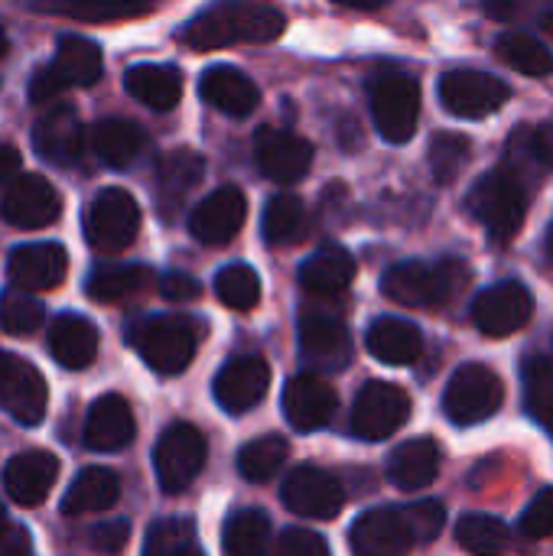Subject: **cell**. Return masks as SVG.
I'll return each instance as SVG.
<instances>
[{
	"instance_id": "obj_1",
	"label": "cell",
	"mask_w": 553,
	"mask_h": 556,
	"mask_svg": "<svg viewBox=\"0 0 553 556\" xmlns=\"http://www.w3.org/2000/svg\"><path fill=\"white\" fill-rule=\"evenodd\" d=\"M284 26L287 20L277 7L235 0V3H215L199 16H192L183 29V42L196 52L225 49L235 42H271L284 33Z\"/></svg>"
},
{
	"instance_id": "obj_2",
	"label": "cell",
	"mask_w": 553,
	"mask_h": 556,
	"mask_svg": "<svg viewBox=\"0 0 553 556\" xmlns=\"http://www.w3.org/2000/svg\"><path fill=\"white\" fill-rule=\"evenodd\" d=\"M469 267L456 257L404 261L385 270L381 293L401 306H447L469 287Z\"/></svg>"
},
{
	"instance_id": "obj_3",
	"label": "cell",
	"mask_w": 553,
	"mask_h": 556,
	"mask_svg": "<svg viewBox=\"0 0 553 556\" xmlns=\"http://www.w3.org/2000/svg\"><path fill=\"white\" fill-rule=\"evenodd\" d=\"M130 349L156 371V375H179L189 368L196 355L199 332L186 316H143L127 329Z\"/></svg>"
},
{
	"instance_id": "obj_4",
	"label": "cell",
	"mask_w": 553,
	"mask_h": 556,
	"mask_svg": "<svg viewBox=\"0 0 553 556\" xmlns=\"http://www.w3.org/2000/svg\"><path fill=\"white\" fill-rule=\"evenodd\" d=\"M469 212L495 241H512L528 218L525 182L512 169L486 173L469 192Z\"/></svg>"
},
{
	"instance_id": "obj_5",
	"label": "cell",
	"mask_w": 553,
	"mask_h": 556,
	"mask_svg": "<svg viewBox=\"0 0 553 556\" xmlns=\"http://www.w3.org/2000/svg\"><path fill=\"white\" fill-rule=\"evenodd\" d=\"M502 401H505L502 378L489 365L469 362L453 371L447 384L443 410L456 427H473V424H486L489 417H495Z\"/></svg>"
},
{
	"instance_id": "obj_6",
	"label": "cell",
	"mask_w": 553,
	"mask_h": 556,
	"mask_svg": "<svg viewBox=\"0 0 553 556\" xmlns=\"http://www.w3.org/2000/svg\"><path fill=\"white\" fill-rule=\"evenodd\" d=\"M140 231V205L124 189H101L85 215L88 244L98 254H121L134 244Z\"/></svg>"
},
{
	"instance_id": "obj_7",
	"label": "cell",
	"mask_w": 553,
	"mask_h": 556,
	"mask_svg": "<svg viewBox=\"0 0 553 556\" xmlns=\"http://www.w3.org/2000/svg\"><path fill=\"white\" fill-rule=\"evenodd\" d=\"M209 446L205 437L192 427V424H173L163 430V437L156 440L153 450V469H156V482L166 495H179L186 492L202 466H205Z\"/></svg>"
},
{
	"instance_id": "obj_8",
	"label": "cell",
	"mask_w": 553,
	"mask_h": 556,
	"mask_svg": "<svg viewBox=\"0 0 553 556\" xmlns=\"http://www.w3.org/2000/svg\"><path fill=\"white\" fill-rule=\"evenodd\" d=\"M420 85L411 75L391 72L372 85V117L388 143H407L420 124Z\"/></svg>"
},
{
	"instance_id": "obj_9",
	"label": "cell",
	"mask_w": 553,
	"mask_h": 556,
	"mask_svg": "<svg viewBox=\"0 0 553 556\" xmlns=\"http://www.w3.org/2000/svg\"><path fill=\"white\" fill-rule=\"evenodd\" d=\"M411 420V397L404 388L388 381H368L352 407V433L365 443L394 437Z\"/></svg>"
},
{
	"instance_id": "obj_10",
	"label": "cell",
	"mask_w": 553,
	"mask_h": 556,
	"mask_svg": "<svg viewBox=\"0 0 553 556\" xmlns=\"http://www.w3.org/2000/svg\"><path fill=\"white\" fill-rule=\"evenodd\" d=\"M508 85L489 72H473V68H456L447 72L440 78V101L453 117L463 121H479L489 117L495 111H502V104L508 101Z\"/></svg>"
},
{
	"instance_id": "obj_11",
	"label": "cell",
	"mask_w": 553,
	"mask_h": 556,
	"mask_svg": "<svg viewBox=\"0 0 553 556\" xmlns=\"http://www.w3.org/2000/svg\"><path fill=\"white\" fill-rule=\"evenodd\" d=\"M284 505L300 515V518H313V521H332L336 515H342L345 508V489L342 482L316 466H297L287 479H284Z\"/></svg>"
},
{
	"instance_id": "obj_12",
	"label": "cell",
	"mask_w": 553,
	"mask_h": 556,
	"mask_svg": "<svg viewBox=\"0 0 553 556\" xmlns=\"http://www.w3.org/2000/svg\"><path fill=\"white\" fill-rule=\"evenodd\" d=\"M49 391L36 365L20 355L0 352V410L23 427H36L46 417Z\"/></svg>"
},
{
	"instance_id": "obj_13",
	"label": "cell",
	"mask_w": 553,
	"mask_h": 556,
	"mask_svg": "<svg viewBox=\"0 0 553 556\" xmlns=\"http://www.w3.org/2000/svg\"><path fill=\"white\" fill-rule=\"evenodd\" d=\"M531 313H535V296L518 280L495 283L473 300V323L482 336H492V339H505L525 329Z\"/></svg>"
},
{
	"instance_id": "obj_14",
	"label": "cell",
	"mask_w": 553,
	"mask_h": 556,
	"mask_svg": "<svg viewBox=\"0 0 553 556\" xmlns=\"http://www.w3.org/2000/svg\"><path fill=\"white\" fill-rule=\"evenodd\" d=\"M0 215L13 228L36 231V228L52 225L62 215V199H59L55 186L46 176L23 173L7 186L3 202H0Z\"/></svg>"
},
{
	"instance_id": "obj_15",
	"label": "cell",
	"mask_w": 553,
	"mask_h": 556,
	"mask_svg": "<svg viewBox=\"0 0 553 556\" xmlns=\"http://www.w3.org/2000/svg\"><path fill=\"white\" fill-rule=\"evenodd\" d=\"M300 355L316 371H342L352 362L349 326L326 309H306L300 316Z\"/></svg>"
},
{
	"instance_id": "obj_16",
	"label": "cell",
	"mask_w": 553,
	"mask_h": 556,
	"mask_svg": "<svg viewBox=\"0 0 553 556\" xmlns=\"http://www.w3.org/2000/svg\"><path fill=\"white\" fill-rule=\"evenodd\" d=\"M257 169L274 182H300L313 166V143L280 127H261L254 137Z\"/></svg>"
},
{
	"instance_id": "obj_17",
	"label": "cell",
	"mask_w": 553,
	"mask_h": 556,
	"mask_svg": "<svg viewBox=\"0 0 553 556\" xmlns=\"http://www.w3.org/2000/svg\"><path fill=\"white\" fill-rule=\"evenodd\" d=\"M267 388H271V368L257 355L231 358L228 365H222V371L215 375V384H212L218 407L228 414L254 410L267 397Z\"/></svg>"
},
{
	"instance_id": "obj_18",
	"label": "cell",
	"mask_w": 553,
	"mask_h": 556,
	"mask_svg": "<svg viewBox=\"0 0 553 556\" xmlns=\"http://www.w3.org/2000/svg\"><path fill=\"white\" fill-rule=\"evenodd\" d=\"M7 274L13 280V290H23V293L55 290L62 287L68 274V254L62 244H52V241L20 244L7 261Z\"/></svg>"
},
{
	"instance_id": "obj_19",
	"label": "cell",
	"mask_w": 553,
	"mask_h": 556,
	"mask_svg": "<svg viewBox=\"0 0 553 556\" xmlns=\"http://www.w3.org/2000/svg\"><path fill=\"white\" fill-rule=\"evenodd\" d=\"M248 218V199L235 186H222L212 195H205L192 215H189V231L202 244H228Z\"/></svg>"
},
{
	"instance_id": "obj_20",
	"label": "cell",
	"mask_w": 553,
	"mask_h": 556,
	"mask_svg": "<svg viewBox=\"0 0 553 556\" xmlns=\"http://www.w3.org/2000/svg\"><path fill=\"white\" fill-rule=\"evenodd\" d=\"M352 554L355 556H407L414 547V534L404 521V511L372 508L352 525Z\"/></svg>"
},
{
	"instance_id": "obj_21",
	"label": "cell",
	"mask_w": 553,
	"mask_h": 556,
	"mask_svg": "<svg viewBox=\"0 0 553 556\" xmlns=\"http://www.w3.org/2000/svg\"><path fill=\"white\" fill-rule=\"evenodd\" d=\"M33 147L52 166H75L81 160V147H85V130H81L75 108H68V104L49 108L33 127Z\"/></svg>"
},
{
	"instance_id": "obj_22",
	"label": "cell",
	"mask_w": 553,
	"mask_h": 556,
	"mask_svg": "<svg viewBox=\"0 0 553 556\" xmlns=\"http://www.w3.org/2000/svg\"><path fill=\"white\" fill-rule=\"evenodd\" d=\"M336 391L319 375H297L284 388V414L297 433L323 430L336 414Z\"/></svg>"
},
{
	"instance_id": "obj_23",
	"label": "cell",
	"mask_w": 553,
	"mask_h": 556,
	"mask_svg": "<svg viewBox=\"0 0 553 556\" xmlns=\"http://www.w3.org/2000/svg\"><path fill=\"white\" fill-rule=\"evenodd\" d=\"M55 479H59V459L52 453H46V450L20 453L3 469V489L23 508L42 505L49 498Z\"/></svg>"
},
{
	"instance_id": "obj_24",
	"label": "cell",
	"mask_w": 553,
	"mask_h": 556,
	"mask_svg": "<svg viewBox=\"0 0 553 556\" xmlns=\"http://www.w3.org/2000/svg\"><path fill=\"white\" fill-rule=\"evenodd\" d=\"M199 94L205 104L228 117H248L261 104V88L235 65H212L199 78Z\"/></svg>"
},
{
	"instance_id": "obj_25",
	"label": "cell",
	"mask_w": 553,
	"mask_h": 556,
	"mask_svg": "<svg viewBox=\"0 0 553 556\" xmlns=\"http://www.w3.org/2000/svg\"><path fill=\"white\" fill-rule=\"evenodd\" d=\"M134 410L121 394H104L91 404L85 420V446L95 453H117L134 443Z\"/></svg>"
},
{
	"instance_id": "obj_26",
	"label": "cell",
	"mask_w": 553,
	"mask_h": 556,
	"mask_svg": "<svg viewBox=\"0 0 553 556\" xmlns=\"http://www.w3.org/2000/svg\"><path fill=\"white\" fill-rule=\"evenodd\" d=\"M205 160L196 150H169L156 166V205L163 218H173L186 195L202 182Z\"/></svg>"
},
{
	"instance_id": "obj_27",
	"label": "cell",
	"mask_w": 553,
	"mask_h": 556,
	"mask_svg": "<svg viewBox=\"0 0 553 556\" xmlns=\"http://www.w3.org/2000/svg\"><path fill=\"white\" fill-rule=\"evenodd\" d=\"M49 355L68 371L88 368L98 355V329L78 313L55 316L49 326Z\"/></svg>"
},
{
	"instance_id": "obj_28",
	"label": "cell",
	"mask_w": 553,
	"mask_h": 556,
	"mask_svg": "<svg viewBox=\"0 0 553 556\" xmlns=\"http://www.w3.org/2000/svg\"><path fill=\"white\" fill-rule=\"evenodd\" d=\"M365 345L368 352L385 362V365H398L407 368L420 358L424 352V336L414 323L401 319V316H381L368 326L365 332Z\"/></svg>"
},
{
	"instance_id": "obj_29",
	"label": "cell",
	"mask_w": 553,
	"mask_h": 556,
	"mask_svg": "<svg viewBox=\"0 0 553 556\" xmlns=\"http://www.w3.org/2000/svg\"><path fill=\"white\" fill-rule=\"evenodd\" d=\"M440 476V446L430 437L401 443L388 459V479L401 492H420Z\"/></svg>"
},
{
	"instance_id": "obj_30",
	"label": "cell",
	"mask_w": 553,
	"mask_h": 556,
	"mask_svg": "<svg viewBox=\"0 0 553 556\" xmlns=\"http://www.w3.org/2000/svg\"><path fill=\"white\" fill-rule=\"evenodd\" d=\"M124 88L130 98H137L140 104H147L153 111H173L183 98V75L173 65L143 62V65L127 68Z\"/></svg>"
},
{
	"instance_id": "obj_31",
	"label": "cell",
	"mask_w": 553,
	"mask_h": 556,
	"mask_svg": "<svg viewBox=\"0 0 553 556\" xmlns=\"http://www.w3.org/2000/svg\"><path fill=\"white\" fill-rule=\"evenodd\" d=\"M143 130L124 117H104L91 127V150L108 169H127L143 153Z\"/></svg>"
},
{
	"instance_id": "obj_32",
	"label": "cell",
	"mask_w": 553,
	"mask_h": 556,
	"mask_svg": "<svg viewBox=\"0 0 553 556\" xmlns=\"http://www.w3.org/2000/svg\"><path fill=\"white\" fill-rule=\"evenodd\" d=\"M121 498V482L111 469L91 466L81 469L75 476V482L68 485L65 498H62V515L65 518H81V515H98L108 511L111 505H117Z\"/></svg>"
},
{
	"instance_id": "obj_33",
	"label": "cell",
	"mask_w": 553,
	"mask_h": 556,
	"mask_svg": "<svg viewBox=\"0 0 553 556\" xmlns=\"http://www.w3.org/2000/svg\"><path fill=\"white\" fill-rule=\"evenodd\" d=\"M355 280V261L345 248L339 244H326L319 248L313 257L303 261L300 267V283L303 290L316 293V296H336L342 293L349 283Z\"/></svg>"
},
{
	"instance_id": "obj_34",
	"label": "cell",
	"mask_w": 553,
	"mask_h": 556,
	"mask_svg": "<svg viewBox=\"0 0 553 556\" xmlns=\"http://www.w3.org/2000/svg\"><path fill=\"white\" fill-rule=\"evenodd\" d=\"M153 283V270L143 264H101L88 277V296L98 303H124L140 296Z\"/></svg>"
},
{
	"instance_id": "obj_35",
	"label": "cell",
	"mask_w": 553,
	"mask_h": 556,
	"mask_svg": "<svg viewBox=\"0 0 553 556\" xmlns=\"http://www.w3.org/2000/svg\"><path fill=\"white\" fill-rule=\"evenodd\" d=\"M49 65L65 81V88L68 85H95L101 78V68H104L101 49L85 36H62L55 59Z\"/></svg>"
},
{
	"instance_id": "obj_36",
	"label": "cell",
	"mask_w": 553,
	"mask_h": 556,
	"mask_svg": "<svg viewBox=\"0 0 553 556\" xmlns=\"http://www.w3.org/2000/svg\"><path fill=\"white\" fill-rule=\"evenodd\" d=\"M456 544L473 556H508L515 547L508 525L492 515H463L456 525Z\"/></svg>"
},
{
	"instance_id": "obj_37",
	"label": "cell",
	"mask_w": 553,
	"mask_h": 556,
	"mask_svg": "<svg viewBox=\"0 0 553 556\" xmlns=\"http://www.w3.org/2000/svg\"><path fill=\"white\" fill-rule=\"evenodd\" d=\"M303 228H306V208H303V199L300 195L280 192V195H274L267 202L261 231H264V238H267L271 248L297 244L303 238Z\"/></svg>"
},
{
	"instance_id": "obj_38",
	"label": "cell",
	"mask_w": 553,
	"mask_h": 556,
	"mask_svg": "<svg viewBox=\"0 0 553 556\" xmlns=\"http://www.w3.org/2000/svg\"><path fill=\"white\" fill-rule=\"evenodd\" d=\"M225 554L267 556L271 554V518L257 508L235 511L225 525Z\"/></svg>"
},
{
	"instance_id": "obj_39",
	"label": "cell",
	"mask_w": 553,
	"mask_h": 556,
	"mask_svg": "<svg viewBox=\"0 0 553 556\" xmlns=\"http://www.w3.org/2000/svg\"><path fill=\"white\" fill-rule=\"evenodd\" d=\"M495 52H499L515 72H525V75H535V78L551 75L553 72L551 49H548L541 39H535V36H528V33H521V29L502 33L499 42H495Z\"/></svg>"
},
{
	"instance_id": "obj_40",
	"label": "cell",
	"mask_w": 553,
	"mask_h": 556,
	"mask_svg": "<svg viewBox=\"0 0 553 556\" xmlns=\"http://www.w3.org/2000/svg\"><path fill=\"white\" fill-rule=\"evenodd\" d=\"M287 456H290V443H287L284 437H277V433L257 437V440H251V443L238 453V472H241L248 482H257V485H261V482L274 479L277 469H284Z\"/></svg>"
},
{
	"instance_id": "obj_41",
	"label": "cell",
	"mask_w": 553,
	"mask_h": 556,
	"mask_svg": "<svg viewBox=\"0 0 553 556\" xmlns=\"http://www.w3.org/2000/svg\"><path fill=\"white\" fill-rule=\"evenodd\" d=\"M521 381H525V407L528 414L551 427L553 430V362L544 355H535L528 358L525 371H521Z\"/></svg>"
},
{
	"instance_id": "obj_42",
	"label": "cell",
	"mask_w": 553,
	"mask_h": 556,
	"mask_svg": "<svg viewBox=\"0 0 553 556\" xmlns=\"http://www.w3.org/2000/svg\"><path fill=\"white\" fill-rule=\"evenodd\" d=\"M215 293L228 309H238V313L254 309L261 300V277L248 264H228L215 277Z\"/></svg>"
},
{
	"instance_id": "obj_43",
	"label": "cell",
	"mask_w": 553,
	"mask_h": 556,
	"mask_svg": "<svg viewBox=\"0 0 553 556\" xmlns=\"http://www.w3.org/2000/svg\"><path fill=\"white\" fill-rule=\"evenodd\" d=\"M473 153V143L463 134H437L430 140V169L440 186H450L460 179Z\"/></svg>"
},
{
	"instance_id": "obj_44",
	"label": "cell",
	"mask_w": 553,
	"mask_h": 556,
	"mask_svg": "<svg viewBox=\"0 0 553 556\" xmlns=\"http://www.w3.org/2000/svg\"><path fill=\"white\" fill-rule=\"evenodd\" d=\"M46 323V309L23 290H7L0 296V326L13 336H29Z\"/></svg>"
},
{
	"instance_id": "obj_45",
	"label": "cell",
	"mask_w": 553,
	"mask_h": 556,
	"mask_svg": "<svg viewBox=\"0 0 553 556\" xmlns=\"http://www.w3.org/2000/svg\"><path fill=\"white\" fill-rule=\"evenodd\" d=\"M199 544L196 541V528L186 518H163L147 531L143 541V556H173L186 547Z\"/></svg>"
},
{
	"instance_id": "obj_46",
	"label": "cell",
	"mask_w": 553,
	"mask_h": 556,
	"mask_svg": "<svg viewBox=\"0 0 553 556\" xmlns=\"http://www.w3.org/2000/svg\"><path fill=\"white\" fill-rule=\"evenodd\" d=\"M404 521H407L414 541H433L447 528V508L433 498H420L404 508Z\"/></svg>"
},
{
	"instance_id": "obj_47",
	"label": "cell",
	"mask_w": 553,
	"mask_h": 556,
	"mask_svg": "<svg viewBox=\"0 0 553 556\" xmlns=\"http://www.w3.org/2000/svg\"><path fill=\"white\" fill-rule=\"evenodd\" d=\"M521 534L531 541L553 538V489H544L535 495V502L521 515Z\"/></svg>"
},
{
	"instance_id": "obj_48",
	"label": "cell",
	"mask_w": 553,
	"mask_h": 556,
	"mask_svg": "<svg viewBox=\"0 0 553 556\" xmlns=\"http://www.w3.org/2000/svg\"><path fill=\"white\" fill-rule=\"evenodd\" d=\"M274 556H332L329 554V544L323 534L316 531H306V528H290L280 534Z\"/></svg>"
},
{
	"instance_id": "obj_49",
	"label": "cell",
	"mask_w": 553,
	"mask_h": 556,
	"mask_svg": "<svg viewBox=\"0 0 553 556\" xmlns=\"http://www.w3.org/2000/svg\"><path fill=\"white\" fill-rule=\"evenodd\" d=\"M127 538H130V525L124 518L121 521H101L85 534L88 547L98 554H121L127 547Z\"/></svg>"
},
{
	"instance_id": "obj_50",
	"label": "cell",
	"mask_w": 553,
	"mask_h": 556,
	"mask_svg": "<svg viewBox=\"0 0 553 556\" xmlns=\"http://www.w3.org/2000/svg\"><path fill=\"white\" fill-rule=\"evenodd\" d=\"M160 293L169 300V303H192V300H199V293H202V287H199V280L196 277H189V274H166L163 280H160Z\"/></svg>"
},
{
	"instance_id": "obj_51",
	"label": "cell",
	"mask_w": 553,
	"mask_h": 556,
	"mask_svg": "<svg viewBox=\"0 0 553 556\" xmlns=\"http://www.w3.org/2000/svg\"><path fill=\"white\" fill-rule=\"evenodd\" d=\"M62 91H65V81L52 72V65L39 68V72L33 75V81H29V101H33V104H49V101H55Z\"/></svg>"
},
{
	"instance_id": "obj_52",
	"label": "cell",
	"mask_w": 553,
	"mask_h": 556,
	"mask_svg": "<svg viewBox=\"0 0 553 556\" xmlns=\"http://www.w3.org/2000/svg\"><path fill=\"white\" fill-rule=\"evenodd\" d=\"M29 534L26 528H3L0 531V556H29Z\"/></svg>"
},
{
	"instance_id": "obj_53",
	"label": "cell",
	"mask_w": 553,
	"mask_h": 556,
	"mask_svg": "<svg viewBox=\"0 0 553 556\" xmlns=\"http://www.w3.org/2000/svg\"><path fill=\"white\" fill-rule=\"evenodd\" d=\"M531 143H535V156L544 169H553V121L551 124H541L535 134H531Z\"/></svg>"
},
{
	"instance_id": "obj_54",
	"label": "cell",
	"mask_w": 553,
	"mask_h": 556,
	"mask_svg": "<svg viewBox=\"0 0 553 556\" xmlns=\"http://www.w3.org/2000/svg\"><path fill=\"white\" fill-rule=\"evenodd\" d=\"M16 173H20V150L10 143H0V186L13 182Z\"/></svg>"
},
{
	"instance_id": "obj_55",
	"label": "cell",
	"mask_w": 553,
	"mask_h": 556,
	"mask_svg": "<svg viewBox=\"0 0 553 556\" xmlns=\"http://www.w3.org/2000/svg\"><path fill=\"white\" fill-rule=\"evenodd\" d=\"M173 556H205L202 551H199V544H192V547H186V551H179V554Z\"/></svg>"
},
{
	"instance_id": "obj_56",
	"label": "cell",
	"mask_w": 553,
	"mask_h": 556,
	"mask_svg": "<svg viewBox=\"0 0 553 556\" xmlns=\"http://www.w3.org/2000/svg\"><path fill=\"white\" fill-rule=\"evenodd\" d=\"M544 29H548V33H551V36H553V10H551V13H548V16H544Z\"/></svg>"
},
{
	"instance_id": "obj_57",
	"label": "cell",
	"mask_w": 553,
	"mask_h": 556,
	"mask_svg": "<svg viewBox=\"0 0 553 556\" xmlns=\"http://www.w3.org/2000/svg\"><path fill=\"white\" fill-rule=\"evenodd\" d=\"M3 52H7V33L0 29V55H3Z\"/></svg>"
},
{
	"instance_id": "obj_58",
	"label": "cell",
	"mask_w": 553,
	"mask_h": 556,
	"mask_svg": "<svg viewBox=\"0 0 553 556\" xmlns=\"http://www.w3.org/2000/svg\"><path fill=\"white\" fill-rule=\"evenodd\" d=\"M548 251H551V261H553V225H551V231H548Z\"/></svg>"
},
{
	"instance_id": "obj_59",
	"label": "cell",
	"mask_w": 553,
	"mask_h": 556,
	"mask_svg": "<svg viewBox=\"0 0 553 556\" xmlns=\"http://www.w3.org/2000/svg\"><path fill=\"white\" fill-rule=\"evenodd\" d=\"M7 528V518H3V508H0V531Z\"/></svg>"
}]
</instances>
